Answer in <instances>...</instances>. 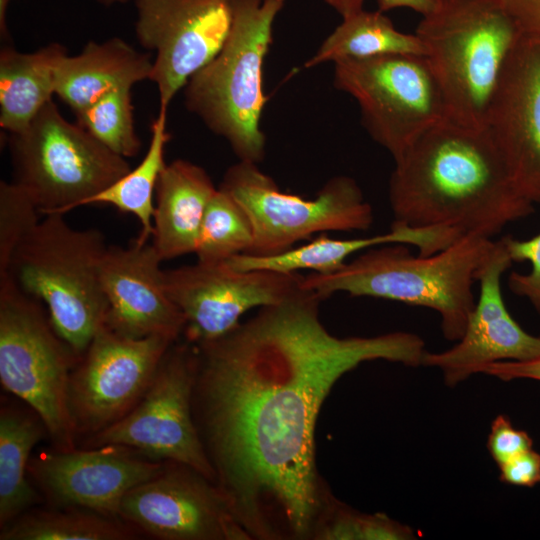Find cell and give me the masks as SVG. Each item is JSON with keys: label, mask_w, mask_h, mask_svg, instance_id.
<instances>
[{"label": "cell", "mask_w": 540, "mask_h": 540, "mask_svg": "<svg viewBox=\"0 0 540 540\" xmlns=\"http://www.w3.org/2000/svg\"><path fill=\"white\" fill-rule=\"evenodd\" d=\"M162 261L151 242L107 247L100 267L107 326L130 338L180 339L185 318L166 293Z\"/></svg>", "instance_id": "d6986e66"}, {"label": "cell", "mask_w": 540, "mask_h": 540, "mask_svg": "<svg viewBox=\"0 0 540 540\" xmlns=\"http://www.w3.org/2000/svg\"><path fill=\"white\" fill-rule=\"evenodd\" d=\"M323 300L301 286L194 344L196 428L215 483L251 540H310L330 490L317 468L315 429L335 383L366 361L420 366L426 352L408 332L332 334L320 318Z\"/></svg>", "instance_id": "6da1fadb"}, {"label": "cell", "mask_w": 540, "mask_h": 540, "mask_svg": "<svg viewBox=\"0 0 540 540\" xmlns=\"http://www.w3.org/2000/svg\"><path fill=\"white\" fill-rule=\"evenodd\" d=\"M116 444L44 451L31 457L28 471L55 507H79L119 517L125 494L156 476L164 461Z\"/></svg>", "instance_id": "2e32d148"}, {"label": "cell", "mask_w": 540, "mask_h": 540, "mask_svg": "<svg viewBox=\"0 0 540 540\" xmlns=\"http://www.w3.org/2000/svg\"><path fill=\"white\" fill-rule=\"evenodd\" d=\"M12 0H0V37L4 42L10 40V34L7 25L8 6Z\"/></svg>", "instance_id": "f35d334b"}, {"label": "cell", "mask_w": 540, "mask_h": 540, "mask_svg": "<svg viewBox=\"0 0 540 540\" xmlns=\"http://www.w3.org/2000/svg\"><path fill=\"white\" fill-rule=\"evenodd\" d=\"M78 359L43 303L0 277V381L39 415L57 450L77 447L68 384Z\"/></svg>", "instance_id": "52a82bcc"}, {"label": "cell", "mask_w": 540, "mask_h": 540, "mask_svg": "<svg viewBox=\"0 0 540 540\" xmlns=\"http://www.w3.org/2000/svg\"><path fill=\"white\" fill-rule=\"evenodd\" d=\"M8 146L13 182L44 216L85 206L131 169L126 158L66 120L53 100L25 129L9 134Z\"/></svg>", "instance_id": "ba28073f"}, {"label": "cell", "mask_w": 540, "mask_h": 540, "mask_svg": "<svg viewBox=\"0 0 540 540\" xmlns=\"http://www.w3.org/2000/svg\"><path fill=\"white\" fill-rule=\"evenodd\" d=\"M175 341L158 335L126 337L104 323L69 378L68 408L76 439L91 437L126 416Z\"/></svg>", "instance_id": "7c38bea8"}, {"label": "cell", "mask_w": 540, "mask_h": 540, "mask_svg": "<svg viewBox=\"0 0 540 540\" xmlns=\"http://www.w3.org/2000/svg\"><path fill=\"white\" fill-rule=\"evenodd\" d=\"M416 532L385 513L357 511L326 494L316 515L310 540H411Z\"/></svg>", "instance_id": "f1b7e54d"}, {"label": "cell", "mask_w": 540, "mask_h": 540, "mask_svg": "<svg viewBox=\"0 0 540 540\" xmlns=\"http://www.w3.org/2000/svg\"><path fill=\"white\" fill-rule=\"evenodd\" d=\"M40 215L37 205L19 185L0 182V277L7 273L14 253L41 221Z\"/></svg>", "instance_id": "4dcf8cb0"}, {"label": "cell", "mask_w": 540, "mask_h": 540, "mask_svg": "<svg viewBox=\"0 0 540 540\" xmlns=\"http://www.w3.org/2000/svg\"><path fill=\"white\" fill-rule=\"evenodd\" d=\"M502 482L521 487H533L540 482V454L533 448L499 465Z\"/></svg>", "instance_id": "836d02e7"}, {"label": "cell", "mask_w": 540, "mask_h": 540, "mask_svg": "<svg viewBox=\"0 0 540 540\" xmlns=\"http://www.w3.org/2000/svg\"><path fill=\"white\" fill-rule=\"evenodd\" d=\"M481 373L504 381L533 379L540 381V357L526 361H500L487 365Z\"/></svg>", "instance_id": "d590c367"}, {"label": "cell", "mask_w": 540, "mask_h": 540, "mask_svg": "<svg viewBox=\"0 0 540 540\" xmlns=\"http://www.w3.org/2000/svg\"><path fill=\"white\" fill-rule=\"evenodd\" d=\"M493 243L464 235L436 253L417 256L407 244H384L364 250L332 273L303 276L301 286L323 299L344 292L430 308L440 314L444 337L458 341L475 306L476 272Z\"/></svg>", "instance_id": "3957f363"}, {"label": "cell", "mask_w": 540, "mask_h": 540, "mask_svg": "<svg viewBox=\"0 0 540 540\" xmlns=\"http://www.w3.org/2000/svg\"><path fill=\"white\" fill-rule=\"evenodd\" d=\"M342 18L348 17L363 9L364 0H323Z\"/></svg>", "instance_id": "74e56055"}, {"label": "cell", "mask_w": 540, "mask_h": 540, "mask_svg": "<svg viewBox=\"0 0 540 540\" xmlns=\"http://www.w3.org/2000/svg\"><path fill=\"white\" fill-rule=\"evenodd\" d=\"M48 431L28 405L3 402L0 409V529L42 501L29 483V461Z\"/></svg>", "instance_id": "cb8c5ba5"}, {"label": "cell", "mask_w": 540, "mask_h": 540, "mask_svg": "<svg viewBox=\"0 0 540 540\" xmlns=\"http://www.w3.org/2000/svg\"><path fill=\"white\" fill-rule=\"evenodd\" d=\"M140 45L155 52L149 80L160 109L222 49L232 26L231 0H135Z\"/></svg>", "instance_id": "5bb4252c"}, {"label": "cell", "mask_w": 540, "mask_h": 540, "mask_svg": "<svg viewBox=\"0 0 540 540\" xmlns=\"http://www.w3.org/2000/svg\"><path fill=\"white\" fill-rule=\"evenodd\" d=\"M216 190L201 166L183 159L166 164L155 189L151 238L163 260L195 253L203 217Z\"/></svg>", "instance_id": "7402d4cb"}, {"label": "cell", "mask_w": 540, "mask_h": 540, "mask_svg": "<svg viewBox=\"0 0 540 540\" xmlns=\"http://www.w3.org/2000/svg\"><path fill=\"white\" fill-rule=\"evenodd\" d=\"M299 273L236 270L226 262L164 270V288L185 318L184 338L198 344L233 330L244 313L283 301L301 288Z\"/></svg>", "instance_id": "9a60e30c"}, {"label": "cell", "mask_w": 540, "mask_h": 540, "mask_svg": "<svg viewBox=\"0 0 540 540\" xmlns=\"http://www.w3.org/2000/svg\"><path fill=\"white\" fill-rule=\"evenodd\" d=\"M132 88L114 89L75 114L76 122L115 154L135 157L140 148L134 122Z\"/></svg>", "instance_id": "f546056e"}, {"label": "cell", "mask_w": 540, "mask_h": 540, "mask_svg": "<svg viewBox=\"0 0 540 540\" xmlns=\"http://www.w3.org/2000/svg\"><path fill=\"white\" fill-rule=\"evenodd\" d=\"M521 33L540 43V0H499Z\"/></svg>", "instance_id": "e575fe53"}, {"label": "cell", "mask_w": 540, "mask_h": 540, "mask_svg": "<svg viewBox=\"0 0 540 540\" xmlns=\"http://www.w3.org/2000/svg\"><path fill=\"white\" fill-rule=\"evenodd\" d=\"M220 188L246 211L252 228V255H272L326 231H365L373 210L357 182L348 176L328 180L312 199L283 192L256 163L228 168Z\"/></svg>", "instance_id": "9c48e42d"}, {"label": "cell", "mask_w": 540, "mask_h": 540, "mask_svg": "<svg viewBox=\"0 0 540 540\" xmlns=\"http://www.w3.org/2000/svg\"><path fill=\"white\" fill-rule=\"evenodd\" d=\"M0 530V540H131L142 534L121 518L79 507L30 509Z\"/></svg>", "instance_id": "484cf974"}, {"label": "cell", "mask_w": 540, "mask_h": 540, "mask_svg": "<svg viewBox=\"0 0 540 540\" xmlns=\"http://www.w3.org/2000/svg\"><path fill=\"white\" fill-rule=\"evenodd\" d=\"M394 161L388 193L395 223L491 238L534 212L487 127L442 121Z\"/></svg>", "instance_id": "7a4b0ae2"}, {"label": "cell", "mask_w": 540, "mask_h": 540, "mask_svg": "<svg viewBox=\"0 0 540 540\" xmlns=\"http://www.w3.org/2000/svg\"><path fill=\"white\" fill-rule=\"evenodd\" d=\"M119 517L161 540H251L217 484L175 461L128 491Z\"/></svg>", "instance_id": "4fadbf2b"}, {"label": "cell", "mask_w": 540, "mask_h": 540, "mask_svg": "<svg viewBox=\"0 0 540 540\" xmlns=\"http://www.w3.org/2000/svg\"><path fill=\"white\" fill-rule=\"evenodd\" d=\"M253 228L243 207L220 187L212 196L201 224L195 254L197 261L223 263L248 253Z\"/></svg>", "instance_id": "83f0119b"}, {"label": "cell", "mask_w": 540, "mask_h": 540, "mask_svg": "<svg viewBox=\"0 0 540 540\" xmlns=\"http://www.w3.org/2000/svg\"><path fill=\"white\" fill-rule=\"evenodd\" d=\"M512 263L503 238L494 241L476 272L479 299L462 337L448 350L425 352L422 365L440 369L447 385H457L495 362L540 357V336L522 329L510 315L502 296L501 277Z\"/></svg>", "instance_id": "e0dca14e"}, {"label": "cell", "mask_w": 540, "mask_h": 540, "mask_svg": "<svg viewBox=\"0 0 540 540\" xmlns=\"http://www.w3.org/2000/svg\"><path fill=\"white\" fill-rule=\"evenodd\" d=\"M166 120L167 110L159 109L151 126L149 147L140 163L85 204H107L120 212L134 215L141 225L139 236L135 239L139 243L149 242L152 238L153 198L160 174L166 166L165 148L170 139Z\"/></svg>", "instance_id": "4316f807"}, {"label": "cell", "mask_w": 540, "mask_h": 540, "mask_svg": "<svg viewBox=\"0 0 540 540\" xmlns=\"http://www.w3.org/2000/svg\"><path fill=\"white\" fill-rule=\"evenodd\" d=\"M94 1H96L99 5H102L105 7H111L114 5L126 4L130 0H94Z\"/></svg>", "instance_id": "ab89813d"}, {"label": "cell", "mask_w": 540, "mask_h": 540, "mask_svg": "<svg viewBox=\"0 0 540 540\" xmlns=\"http://www.w3.org/2000/svg\"><path fill=\"white\" fill-rule=\"evenodd\" d=\"M279 0H231L232 26L219 53L185 85L186 108L223 137L240 161L258 164L266 138L260 127L267 97L263 64Z\"/></svg>", "instance_id": "5b68a950"}, {"label": "cell", "mask_w": 540, "mask_h": 540, "mask_svg": "<svg viewBox=\"0 0 540 540\" xmlns=\"http://www.w3.org/2000/svg\"><path fill=\"white\" fill-rule=\"evenodd\" d=\"M107 247L98 229H77L62 214L47 215L18 247L5 274L45 304L56 331L79 357L106 320L100 267Z\"/></svg>", "instance_id": "8992f818"}, {"label": "cell", "mask_w": 540, "mask_h": 540, "mask_svg": "<svg viewBox=\"0 0 540 540\" xmlns=\"http://www.w3.org/2000/svg\"><path fill=\"white\" fill-rule=\"evenodd\" d=\"M415 34L442 91L447 120L486 127L489 109L522 33L499 0H440Z\"/></svg>", "instance_id": "277c9868"}, {"label": "cell", "mask_w": 540, "mask_h": 540, "mask_svg": "<svg viewBox=\"0 0 540 540\" xmlns=\"http://www.w3.org/2000/svg\"><path fill=\"white\" fill-rule=\"evenodd\" d=\"M502 238L512 262L531 263V270L527 274L511 272L508 278L510 291L527 298L540 313V233L527 240H518L511 235Z\"/></svg>", "instance_id": "1f68e13d"}, {"label": "cell", "mask_w": 540, "mask_h": 540, "mask_svg": "<svg viewBox=\"0 0 540 540\" xmlns=\"http://www.w3.org/2000/svg\"><path fill=\"white\" fill-rule=\"evenodd\" d=\"M333 85L355 99L366 131L394 160L425 131L447 120L442 91L425 56L338 60Z\"/></svg>", "instance_id": "30bf717a"}, {"label": "cell", "mask_w": 540, "mask_h": 540, "mask_svg": "<svg viewBox=\"0 0 540 540\" xmlns=\"http://www.w3.org/2000/svg\"><path fill=\"white\" fill-rule=\"evenodd\" d=\"M531 448L533 440L529 434L515 428L506 415H498L492 421L487 449L498 466Z\"/></svg>", "instance_id": "d6a6232c"}, {"label": "cell", "mask_w": 540, "mask_h": 540, "mask_svg": "<svg viewBox=\"0 0 540 540\" xmlns=\"http://www.w3.org/2000/svg\"><path fill=\"white\" fill-rule=\"evenodd\" d=\"M454 241L451 231L444 228H412L393 222L389 232L363 238L334 239L320 235L298 247H291L272 255L243 253L227 261L236 270H269L280 273H298L311 270L317 274H329L347 262L350 255L366 249L402 243L416 246L420 255L436 253Z\"/></svg>", "instance_id": "ffe728a7"}, {"label": "cell", "mask_w": 540, "mask_h": 540, "mask_svg": "<svg viewBox=\"0 0 540 540\" xmlns=\"http://www.w3.org/2000/svg\"><path fill=\"white\" fill-rule=\"evenodd\" d=\"M440 0H377L378 10L386 12L395 8H410L415 12L426 16L439 6Z\"/></svg>", "instance_id": "8d00e7d4"}, {"label": "cell", "mask_w": 540, "mask_h": 540, "mask_svg": "<svg viewBox=\"0 0 540 540\" xmlns=\"http://www.w3.org/2000/svg\"><path fill=\"white\" fill-rule=\"evenodd\" d=\"M489 129L520 195L540 203V43L522 35L493 97Z\"/></svg>", "instance_id": "ac0fdd59"}, {"label": "cell", "mask_w": 540, "mask_h": 540, "mask_svg": "<svg viewBox=\"0 0 540 540\" xmlns=\"http://www.w3.org/2000/svg\"><path fill=\"white\" fill-rule=\"evenodd\" d=\"M393 54L426 56V48L416 34L397 30L384 12L362 9L343 18L304 67L312 68L342 59Z\"/></svg>", "instance_id": "d4e9b609"}, {"label": "cell", "mask_w": 540, "mask_h": 540, "mask_svg": "<svg viewBox=\"0 0 540 540\" xmlns=\"http://www.w3.org/2000/svg\"><path fill=\"white\" fill-rule=\"evenodd\" d=\"M67 54L60 43L20 52L5 43L0 51V127L9 134L25 129L55 95V70Z\"/></svg>", "instance_id": "603a6c76"}, {"label": "cell", "mask_w": 540, "mask_h": 540, "mask_svg": "<svg viewBox=\"0 0 540 540\" xmlns=\"http://www.w3.org/2000/svg\"><path fill=\"white\" fill-rule=\"evenodd\" d=\"M196 367L195 345L175 341L138 404L113 425L82 440L81 448L123 445L154 460L187 464L215 482L193 417Z\"/></svg>", "instance_id": "8fae6325"}, {"label": "cell", "mask_w": 540, "mask_h": 540, "mask_svg": "<svg viewBox=\"0 0 540 540\" xmlns=\"http://www.w3.org/2000/svg\"><path fill=\"white\" fill-rule=\"evenodd\" d=\"M152 66L150 53L138 51L119 37L90 41L77 55L67 53L60 59L55 95L76 114L114 89L149 80Z\"/></svg>", "instance_id": "44dd1931"}, {"label": "cell", "mask_w": 540, "mask_h": 540, "mask_svg": "<svg viewBox=\"0 0 540 540\" xmlns=\"http://www.w3.org/2000/svg\"><path fill=\"white\" fill-rule=\"evenodd\" d=\"M279 1H283V2H285V0H279Z\"/></svg>", "instance_id": "60d3db41"}]
</instances>
